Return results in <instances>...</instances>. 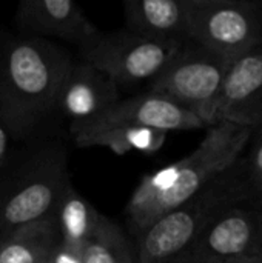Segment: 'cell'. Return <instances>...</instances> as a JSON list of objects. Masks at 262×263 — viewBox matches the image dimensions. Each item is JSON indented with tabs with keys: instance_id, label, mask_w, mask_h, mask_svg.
Segmentation results:
<instances>
[{
	"instance_id": "obj_1",
	"label": "cell",
	"mask_w": 262,
	"mask_h": 263,
	"mask_svg": "<svg viewBox=\"0 0 262 263\" xmlns=\"http://www.w3.org/2000/svg\"><path fill=\"white\" fill-rule=\"evenodd\" d=\"M252 133L247 126L219 122L188 156L144 176L125 206L136 237L230 168L244 154Z\"/></svg>"
},
{
	"instance_id": "obj_2",
	"label": "cell",
	"mask_w": 262,
	"mask_h": 263,
	"mask_svg": "<svg viewBox=\"0 0 262 263\" xmlns=\"http://www.w3.org/2000/svg\"><path fill=\"white\" fill-rule=\"evenodd\" d=\"M73 66L69 55L42 39H14L0 46V125L20 137L56 109Z\"/></svg>"
},
{
	"instance_id": "obj_3",
	"label": "cell",
	"mask_w": 262,
	"mask_h": 263,
	"mask_svg": "<svg viewBox=\"0 0 262 263\" xmlns=\"http://www.w3.org/2000/svg\"><path fill=\"white\" fill-rule=\"evenodd\" d=\"M262 203L253 191L242 156L181 206L137 236V263H171L218 216L244 203Z\"/></svg>"
},
{
	"instance_id": "obj_4",
	"label": "cell",
	"mask_w": 262,
	"mask_h": 263,
	"mask_svg": "<svg viewBox=\"0 0 262 263\" xmlns=\"http://www.w3.org/2000/svg\"><path fill=\"white\" fill-rule=\"evenodd\" d=\"M230 60L185 40L170 65L150 83V92L193 111L207 126L215 125L216 106Z\"/></svg>"
},
{
	"instance_id": "obj_5",
	"label": "cell",
	"mask_w": 262,
	"mask_h": 263,
	"mask_svg": "<svg viewBox=\"0 0 262 263\" xmlns=\"http://www.w3.org/2000/svg\"><path fill=\"white\" fill-rule=\"evenodd\" d=\"M187 39L236 60L262 45L259 0H187Z\"/></svg>"
},
{
	"instance_id": "obj_6",
	"label": "cell",
	"mask_w": 262,
	"mask_h": 263,
	"mask_svg": "<svg viewBox=\"0 0 262 263\" xmlns=\"http://www.w3.org/2000/svg\"><path fill=\"white\" fill-rule=\"evenodd\" d=\"M185 40L150 39L130 31L100 32L82 48L83 62L107 74L119 88L151 83L176 57Z\"/></svg>"
},
{
	"instance_id": "obj_7",
	"label": "cell",
	"mask_w": 262,
	"mask_h": 263,
	"mask_svg": "<svg viewBox=\"0 0 262 263\" xmlns=\"http://www.w3.org/2000/svg\"><path fill=\"white\" fill-rule=\"evenodd\" d=\"M68 185L65 154L53 151L40 157L0 199V236L54 214Z\"/></svg>"
},
{
	"instance_id": "obj_8",
	"label": "cell",
	"mask_w": 262,
	"mask_h": 263,
	"mask_svg": "<svg viewBox=\"0 0 262 263\" xmlns=\"http://www.w3.org/2000/svg\"><path fill=\"white\" fill-rule=\"evenodd\" d=\"M262 253V203L227 210L208 223L171 263H227Z\"/></svg>"
},
{
	"instance_id": "obj_9",
	"label": "cell",
	"mask_w": 262,
	"mask_h": 263,
	"mask_svg": "<svg viewBox=\"0 0 262 263\" xmlns=\"http://www.w3.org/2000/svg\"><path fill=\"white\" fill-rule=\"evenodd\" d=\"M120 100L119 86L86 62L73 63L57 100L56 109L68 117L71 134L102 119Z\"/></svg>"
},
{
	"instance_id": "obj_10",
	"label": "cell",
	"mask_w": 262,
	"mask_h": 263,
	"mask_svg": "<svg viewBox=\"0 0 262 263\" xmlns=\"http://www.w3.org/2000/svg\"><path fill=\"white\" fill-rule=\"evenodd\" d=\"M219 122L262 128V45L230 63L216 106Z\"/></svg>"
},
{
	"instance_id": "obj_11",
	"label": "cell",
	"mask_w": 262,
	"mask_h": 263,
	"mask_svg": "<svg viewBox=\"0 0 262 263\" xmlns=\"http://www.w3.org/2000/svg\"><path fill=\"white\" fill-rule=\"evenodd\" d=\"M114 126H145L164 133L207 129L205 123L193 111L150 91L120 99L102 119L82 129H108Z\"/></svg>"
},
{
	"instance_id": "obj_12",
	"label": "cell",
	"mask_w": 262,
	"mask_h": 263,
	"mask_svg": "<svg viewBox=\"0 0 262 263\" xmlns=\"http://www.w3.org/2000/svg\"><path fill=\"white\" fill-rule=\"evenodd\" d=\"M20 29L45 37H56L80 49L93 43L100 31L71 0H22L15 9Z\"/></svg>"
},
{
	"instance_id": "obj_13",
	"label": "cell",
	"mask_w": 262,
	"mask_h": 263,
	"mask_svg": "<svg viewBox=\"0 0 262 263\" xmlns=\"http://www.w3.org/2000/svg\"><path fill=\"white\" fill-rule=\"evenodd\" d=\"M125 31L150 39L188 40L187 0H127Z\"/></svg>"
},
{
	"instance_id": "obj_14",
	"label": "cell",
	"mask_w": 262,
	"mask_h": 263,
	"mask_svg": "<svg viewBox=\"0 0 262 263\" xmlns=\"http://www.w3.org/2000/svg\"><path fill=\"white\" fill-rule=\"evenodd\" d=\"M60 242L54 214L0 236V263H46Z\"/></svg>"
},
{
	"instance_id": "obj_15",
	"label": "cell",
	"mask_w": 262,
	"mask_h": 263,
	"mask_svg": "<svg viewBox=\"0 0 262 263\" xmlns=\"http://www.w3.org/2000/svg\"><path fill=\"white\" fill-rule=\"evenodd\" d=\"M71 136L80 148L103 146L117 156H125L133 151L158 153L165 145L168 133L145 126H114L108 129H80Z\"/></svg>"
},
{
	"instance_id": "obj_16",
	"label": "cell",
	"mask_w": 262,
	"mask_h": 263,
	"mask_svg": "<svg viewBox=\"0 0 262 263\" xmlns=\"http://www.w3.org/2000/svg\"><path fill=\"white\" fill-rule=\"evenodd\" d=\"M54 219L60 242L83 251L85 245L93 237L102 214H99L97 210L69 183L56 205Z\"/></svg>"
},
{
	"instance_id": "obj_17",
	"label": "cell",
	"mask_w": 262,
	"mask_h": 263,
	"mask_svg": "<svg viewBox=\"0 0 262 263\" xmlns=\"http://www.w3.org/2000/svg\"><path fill=\"white\" fill-rule=\"evenodd\" d=\"M82 256L83 263H137L136 251L124 231L105 216L85 245Z\"/></svg>"
},
{
	"instance_id": "obj_18",
	"label": "cell",
	"mask_w": 262,
	"mask_h": 263,
	"mask_svg": "<svg viewBox=\"0 0 262 263\" xmlns=\"http://www.w3.org/2000/svg\"><path fill=\"white\" fill-rule=\"evenodd\" d=\"M250 148L247 146L242 154L246 173L253 191L262 200V128L255 129L249 140Z\"/></svg>"
},
{
	"instance_id": "obj_19",
	"label": "cell",
	"mask_w": 262,
	"mask_h": 263,
	"mask_svg": "<svg viewBox=\"0 0 262 263\" xmlns=\"http://www.w3.org/2000/svg\"><path fill=\"white\" fill-rule=\"evenodd\" d=\"M83 251L71 248L63 242H59L53 250L51 256L48 257L46 263H83Z\"/></svg>"
},
{
	"instance_id": "obj_20",
	"label": "cell",
	"mask_w": 262,
	"mask_h": 263,
	"mask_svg": "<svg viewBox=\"0 0 262 263\" xmlns=\"http://www.w3.org/2000/svg\"><path fill=\"white\" fill-rule=\"evenodd\" d=\"M8 133L6 129L0 125V170L5 163V159H6V153H8Z\"/></svg>"
},
{
	"instance_id": "obj_21",
	"label": "cell",
	"mask_w": 262,
	"mask_h": 263,
	"mask_svg": "<svg viewBox=\"0 0 262 263\" xmlns=\"http://www.w3.org/2000/svg\"><path fill=\"white\" fill-rule=\"evenodd\" d=\"M227 263H262V253L259 254H249V256H242V257H236L233 260Z\"/></svg>"
},
{
	"instance_id": "obj_22",
	"label": "cell",
	"mask_w": 262,
	"mask_h": 263,
	"mask_svg": "<svg viewBox=\"0 0 262 263\" xmlns=\"http://www.w3.org/2000/svg\"><path fill=\"white\" fill-rule=\"evenodd\" d=\"M259 6H261V12H262V0H259Z\"/></svg>"
}]
</instances>
